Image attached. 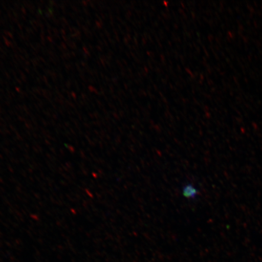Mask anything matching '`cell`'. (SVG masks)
<instances>
[{
  "instance_id": "cell-1",
  "label": "cell",
  "mask_w": 262,
  "mask_h": 262,
  "mask_svg": "<svg viewBox=\"0 0 262 262\" xmlns=\"http://www.w3.org/2000/svg\"><path fill=\"white\" fill-rule=\"evenodd\" d=\"M182 195L186 199L194 201L198 198L199 191L191 183H186L183 186Z\"/></svg>"
}]
</instances>
